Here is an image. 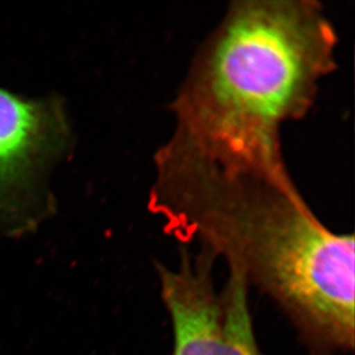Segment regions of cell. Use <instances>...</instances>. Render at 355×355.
Instances as JSON below:
<instances>
[{
    "instance_id": "1",
    "label": "cell",
    "mask_w": 355,
    "mask_h": 355,
    "mask_svg": "<svg viewBox=\"0 0 355 355\" xmlns=\"http://www.w3.org/2000/svg\"><path fill=\"white\" fill-rule=\"evenodd\" d=\"M148 207L277 303L311 355L354 349V235L333 232L287 172L279 137L175 130L155 155Z\"/></svg>"
},
{
    "instance_id": "2",
    "label": "cell",
    "mask_w": 355,
    "mask_h": 355,
    "mask_svg": "<svg viewBox=\"0 0 355 355\" xmlns=\"http://www.w3.org/2000/svg\"><path fill=\"white\" fill-rule=\"evenodd\" d=\"M338 36L313 0H239L205 40L172 103L176 128L279 135L336 69Z\"/></svg>"
},
{
    "instance_id": "3",
    "label": "cell",
    "mask_w": 355,
    "mask_h": 355,
    "mask_svg": "<svg viewBox=\"0 0 355 355\" xmlns=\"http://www.w3.org/2000/svg\"><path fill=\"white\" fill-rule=\"evenodd\" d=\"M216 261L207 250L180 245L174 268L156 265L171 319L173 355H263L250 313V287L239 273L229 272L217 291Z\"/></svg>"
},
{
    "instance_id": "4",
    "label": "cell",
    "mask_w": 355,
    "mask_h": 355,
    "mask_svg": "<svg viewBox=\"0 0 355 355\" xmlns=\"http://www.w3.org/2000/svg\"><path fill=\"white\" fill-rule=\"evenodd\" d=\"M69 140L55 98L28 100L0 88V235L31 231L49 216L53 205L42 195L41 177Z\"/></svg>"
}]
</instances>
